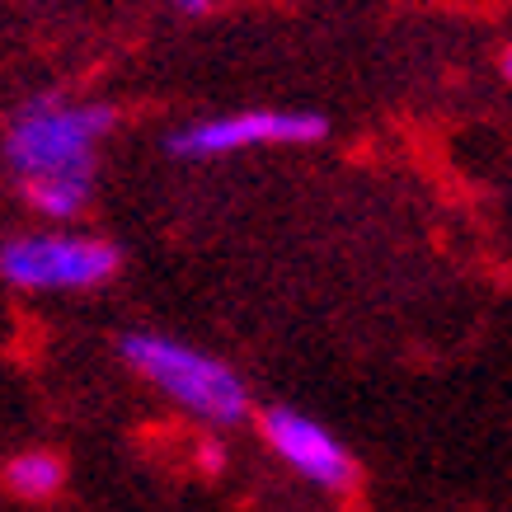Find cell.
Returning a JSON list of instances; mask_svg holds the SVG:
<instances>
[{
    "mask_svg": "<svg viewBox=\"0 0 512 512\" xmlns=\"http://www.w3.org/2000/svg\"><path fill=\"white\" fill-rule=\"evenodd\" d=\"M109 132V104H76L47 94L15 113L5 132V160L19 174L33 212H43L47 221H71L90 207L94 160Z\"/></svg>",
    "mask_w": 512,
    "mask_h": 512,
    "instance_id": "obj_1",
    "label": "cell"
},
{
    "mask_svg": "<svg viewBox=\"0 0 512 512\" xmlns=\"http://www.w3.org/2000/svg\"><path fill=\"white\" fill-rule=\"evenodd\" d=\"M123 357L137 376H146L160 395H170L179 409H188L202 423H240L249 414V390L245 381L217 362V357L198 353L188 343H174L165 334H127Z\"/></svg>",
    "mask_w": 512,
    "mask_h": 512,
    "instance_id": "obj_2",
    "label": "cell"
},
{
    "mask_svg": "<svg viewBox=\"0 0 512 512\" xmlns=\"http://www.w3.org/2000/svg\"><path fill=\"white\" fill-rule=\"evenodd\" d=\"M170 5H174V10H179V15H193V19H198V15H207V10H212V0H170Z\"/></svg>",
    "mask_w": 512,
    "mask_h": 512,
    "instance_id": "obj_7",
    "label": "cell"
},
{
    "mask_svg": "<svg viewBox=\"0 0 512 512\" xmlns=\"http://www.w3.org/2000/svg\"><path fill=\"white\" fill-rule=\"evenodd\" d=\"M503 71H508V80H512V43H508V52H503Z\"/></svg>",
    "mask_w": 512,
    "mask_h": 512,
    "instance_id": "obj_8",
    "label": "cell"
},
{
    "mask_svg": "<svg viewBox=\"0 0 512 512\" xmlns=\"http://www.w3.org/2000/svg\"><path fill=\"white\" fill-rule=\"evenodd\" d=\"M118 264V245L99 235H19L0 245V278L19 292H90Z\"/></svg>",
    "mask_w": 512,
    "mask_h": 512,
    "instance_id": "obj_3",
    "label": "cell"
},
{
    "mask_svg": "<svg viewBox=\"0 0 512 512\" xmlns=\"http://www.w3.org/2000/svg\"><path fill=\"white\" fill-rule=\"evenodd\" d=\"M320 137H325V118L320 113L245 109L184 127L170 146L174 156L184 160H217V156H235V151H254V146H311Z\"/></svg>",
    "mask_w": 512,
    "mask_h": 512,
    "instance_id": "obj_4",
    "label": "cell"
},
{
    "mask_svg": "<svg viewBox=\"0 0 512 512\" xmlns=\"http://www.w3.org/2000/svg\"><path fill=\"white\" fill-rule=\"evenodd\" d=\"M259 428H264L268 447L278 451L296 475H306L320 489H348L357 480V466H353V456H348V447L329 433L325 423H315L311 414L278 404V409L264 414Z\"/></svg>",
    "mask_w": 512,
    "mask_h": 512,
    "instance_id": "obj_5",
    "label": "cell"
},
{
    "mask_svg": "<svg viewBox=\"0 0 512 512\" xmlns=\"http://www.w3.org/2000/svg\"><path fill=\"white\" fill-rule=\"evenodd\" d=\"M66 480V466L52 451H19L5 466V489L19 498H52Z\"/></svg>",
    "mask_w": 512,
    "mask_h": 512,
    "instance_id": "obj_6",
    "label": "cell"
}]
</instances>
